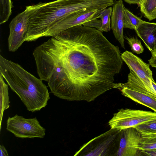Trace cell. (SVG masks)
Segmentation results:
<instances>
[{"instance_id":"1","label":"cell","mask_w":156,"mask_h":156,"mask_svg":"<svg viewBox=\"0 0 156 156\" xmlns=\"http://www.w3.org/2000/svg\"><path fill=\"white\" fill-rule=\"evenodd\" d=\"M33 55L40 78L55 96L68 101L90 102L113 88L123 62L118 46L83 25L51 37Z\"/></svg>"},{"instance_id":"2","label":"cell","mask_w":156,"mask_h":156,"mask_svg":"<svg viewBox=\"0 0 156 156\" xmlns=\"http://www.w3.org/2000/svg\"><path fill=\"white\" fill-rule=\"evenodd\" d=\"M0 74L30 111L40 110L50 99L47 87L18 64L0 55Z\"/></svg>"},{"instance_id":"3","label":"cell","mask_w":156,"mask_h":156,"mask_svg":"<svg viewBox=\"0 0 156 156\" xmlns=\"http://www.w3.org/2000/svg\"><path fill=\"white\" fill-rule=\"evenodd\" d=\"M121 130L111 129L84 144L74 156H116Z\"/></svg>"},{"instance_id":"4","label":"cell","mask_w":156,"mask_h":156,"mask_svg":"<svg viewBox=\"0 0 156 156\" xmlns=\"http://www.w3.org/2000/svg\"><path fill=\"white\" fill-rule=\"evenodd\" d=\"M6 129L16 137L22 138H44L45 129L35 117L26 119L16 115L7 120Z\"/></svg>"},{"instance_id":"5","label":"cell","mask_w":156,"mask_h":156,"mask_svg":"<svg viewBox=\"0 0 156 156\" xmlns=\"http://www.w3.org/2000/svg\"><path fill=\"white\" fill-rule=\"evenodd\" d=\"M156 118V112L145 110L122 108L114 113L108 124L111 129L121 130L135 127Z\"/></svg>"},{"instance_id":"6","label":"cell","mask_w":156,"mask_h":156,"mask_svg":"<svg viewBox=\"0 0 156 156\" xmlns=\"http://www.w3.org/2000/svg\"><path fill=\"white\" fill-rule=\"evenodd\" d=\"M30 21L28 9L17 14L9 24V34L8 38L9 51H16L26 41Z\"/></svg>"},{"instance_id":"7","label":"cell","mask_w":156,"mask_h":156,"mask_svg":"<svg viewBox=\"0 0 156 156\" xmlns=\"http://www.w3.org/2000/svg\"><path fill=\"white\" fill-rule=\"evenodd\" d=\"M103 9L84 11L69 15L51 28L43 37L54 36L71 27L97 19Z\"/></svg>"},{"instance_id":"8","label":"cell","mask_w":156,"mask_h":156,"mask_svg":"<svg viewBox=\"0 0 156 156\" xmlns=\"http://www.w3.org/2000/svg\"><path fill=\"white\" fill-rule=\"evenodd\" d=\"M121 57L130 70L133 71L148 88L156 92L151 83L152 73L150 68V64L145 63L140 58L128 51L121 54Z\"/></svg>"},{"instance_id":"9","label":"cell","mask_w":156,"mask_h":156,"mask_svg":"<svg viewBox=\"0 0 156 156\" xmlns=\"http://www.w3.org/2000/svg\"><path fill=\"white\" fill-rule=\"evenodd\" d=\"M142 133L135 127L121 130L120 140L117 154L121 156H136Z\"/></svg>"},{"instance_id":"10","label":"cell","mask_w":156,"mask_h":156,"mask_svg":"<svg viewBox=\"0 0 156 156\" xmlns=\"http://www.w3.org/2000/svg\"><path fill=\"white\" fill-rule=\"evenodd\" d=\"M125 7L122 0L114 1L111 16V28L121 47L125 48L123 35V12Z\"/></svg>"},{"instance_id":"11","label":"cell","mask_w":156,"mask_h":156,"mask_svg":"<svg viewBox=\"0 0 156 156\" xmlns=\"http://www.w3.org/2000/svg\"><path fill=\"white\" fill-rule=\"evenodd\" d=\"M138 36L151 52L156 48V23L145 22L140 24L135 30Z\"/></svg>"},{"instance_id":"12","label":"cell","mask_w":156,"mask_h":156,"mask_svg":"<svg viewBox=\"0 0 156 156\" xmlns=\"http://www.w3.org/2000/svg\"><path fill=\"white\" fill-rule=\"evenodd\" d=\"M118 89L124 96L150 108L156 112V97L126 87Z\"/></svg>"},{"instance_id":"13","label":"cell","mask_w":156,"mask_h":156,"mask_svg":"<svg viewBox=\"0 0 156 156\" xmlns=\"http://www.w3.org/2000/svg\"><path fill=\"white\" fill-rule=\"evenodd\" d=\"M4 79L2 75L0 74V129L4 111L9 108L10 103L8 92L9 85L5 83Z\"/></svg>"},{"instance_id":"14","label":"cell","mask_w":156,"mask_h":156,"mask_svg":"<svg viewBox=\"0 0 156 156\" xmlns=\"http://www.w3.org/2000/svg\"><path fill=\"white\" fill-rule=\"evenodd\" d=\"M139 6L143 16L149 21L156 19V0H146Z\"/></svg>"},{"instance_id":"15","label":"cell","mask_w":156,"mask_h":156,"mask_svg":"<svg viewBox=\"0 0 156 156\" xmlns=\"http://www.w3.org/2000/svg\"><path fill=\"white\" fill-rule=\"evenodd\" d=\"M123 22L124 28L133 29L135 31L139 25L146 21L134 15L124 7Z\"/></svg>"},{"instance_id":"16","label":"cell","mask_w":156,"mask_h":156,"mask_svg":"<svg viewBox=\"0 0 156 156\" xmlns=\"http://www.w3.org/2000/svg\"><path fill=\"white\" fill-rule=\"evenodd\" d=\"M138 148L140 151L156 148V134L155 133L142 134Z\"/></svg>"},{"instance_id":"17","label":"cell","mask_w":156,"mask_h":156,"mask_svg":"<svg viewBox=\"0 0 156 156\" xmlns=\"http://www.w3.org/2000/svg\"><path fill=\"white\" fill-rule=\"evenodd\" d=\"M12 7L11 0H0V24L6 22L12 13Z\"/></svg>"},{"instance_id":"18","label":"cell","mask_w":156,"mask_h":156,"mask_svg":"<svg viewBox=\"0 0 156 156\" xmlns=\"http://www.w3.org/2000/svg\"><path fill=\"white\" fill-rule=\"evenodd\" d=\"M112 11V8L108 7L104 9L98 16V18H100L102 22L101 32H107L111 30V17Z\"/></svg>"},{"instance_id":"19","label":"cell","mask_w":156,"mask_h":156,"mask_svg":"<svg viewBox=\"0 0 156 156\" xmlns=\"http://www.w3.org/2000/svg\"><path fill=\"white\" fill-rule=\"evenodd\" d=\"M142 134L156 133V118L135 127Z\"/></svg>"},{"instance_id":"20","label":"cell","mask_w":156,"mask_h":156,"mask_svg":"<svg viewBox=\"0 0 156 156\" xmlns=\"http://www.w3.org/2000/svg\"><path fill=\"white\" fill-rule=\"evenodd\" d=\"M132 51L137 54H140L143 52L144 48L142 45L140 41L134 37H125Z\"/></svg>"},{"instance_id":"21","label":"cell","mask_w":156,"mask_h":156,"mask_svg":"<svg viewBox=\"0 0 156 156\" xmlns=\"http://www.w3.org/2000/svg\"><path fill=\"white\" fill-rule=\"evenodd\" d=\"M82 25L85 27L94 28L101 31L102 26L101 20V19H94L86 22Z\"/></svg>"},{"instance_id":"22","label":"cell","mask_w":156,"mask_h":156,"mask_svg":"<svg viewBox=\"0 0 156 156\" xmlns=\"http://www.w3.org/2000/svg\"><path fill=\"white\" fill-rule=\"evenodd\" d=\"M141 155L156 156V148L151 150L140 151V156Z\"/></svg>"},{"instance_id":"23","label":"cell","mask_w":156,"mask_h":156,"mask_svg":"<svg viewBox=\"0 0 156 156\" xmlns=\"http://www.w3.org/2000/svg\"><path fill=\"white\" fill-rule=\"evenodd\" d=\"M0 147V156H8L7 151L4 146L2 145H1Z\"/></svg>"},{"instance_id":"24","label":"cell","mask_w":156,"mask_h":156,"mask_svg":"<svg viewBox=\"0 0 156 156\" xmlns=\"http://www.w3.org/2000/svg\"><path fill=\"white\" fill-rule=\"evenodd\" d=\"M149 64L156 68V57H151L148 60Z\"/></svg>"},{"instance_id":"25","label":"cell","mask_w":156,"mask_h":156,"mask_svg":"<svg viewBox=\"0 0 156 156\" xmlns=\"http://www.w3.org/2000/svg\"><path fill=\"white\" fill-rule=\"evenodd\" d=\"M127 3L131 4H137L139 5L142 3V0H124Z\"/></svg>"},{"instance_id":"26","label":"cell","mask_w":156,"mask_h":156,"mask_svg":"<svg viewBox=\"0 0 156 156\" xmlns=\"http://www.w3.org/2000/svg\"><path fill=\"white\" fill-rule=\"evenodd\" d=\"M151 83L153 86V87L154 88V89L155 90V91L156 92V83L154 81V80L153 78H152L151 80Z\"/></svg>"},{"instance_id":"27","label":"cell","mask_w":156,"mask_h":156,"mask_svg":"<svg viewBox=\"0 0 156 156\" xmlns=\"http://www.w3.org/2000/svg\"><path fill=\"white\" fill-rule=\"evenodd\" d=\"M152 57H156V48L155 50L151 53Z\"/></svg>"},{"instance_id":"28","label":"cell","mask_w":156,"mask_h":156,"mask_svg":"<svg viewBox=\"0 0 156 156\" xmlns=\"http://www.w3.org/2000/svg\"><path fill=\"white\" fill-rule=\"evenodd\" d=\"M146 0H142V2H144V1H145Z\"/></svg>"},{"instance_id":"29","label":"cell","mask_w":156,"mask_h":156,"mask_svg":"<svg viewBox=\"0 0 156 156\" xmlns=\"http://www.w3.org/2000/svg\"><path fill=\"white\" fill-rule=\"evenodd\" d=\"M156 134V133H155Z\"/></svg>"}]
</instances>
